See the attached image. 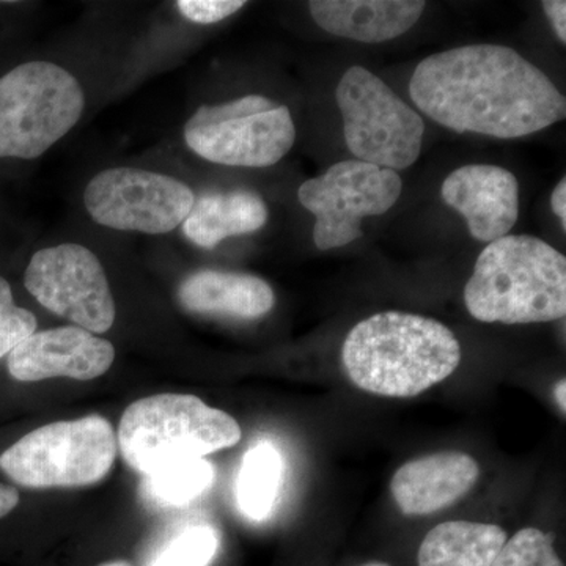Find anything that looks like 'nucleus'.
Segmentation results:
<instances>
[{
	"instance_id": "24",
	"label": "nucleus",
	"mask_w": 566,
	"mask_h": 566,
	"mask_svg": "<svg viewBox=\"0 0 566 566\" xmlns=\"http://www.w3.org/2000/svg\"><path fill=\"white\" fill-rule=\"evenodd\" d=\"M245 7L243 0H180L177 9L186 20L197 24H214Z\"/></svg>"
},
{
	"instance_id": "2",
	"label": "nucleus",
	"mask_w": 566,
	"mask_h": 566,
	"mask_svg": "<svg viewBox=\"0 0 566 566\" xmlns=\"http://www.w3.org/2000/svg\"><path fill=\"white\" fill-rule=\"evenodd\" d=\"M342 364L354 386L387 398H412L461 364L457 335L438 319L382 312L349 331Z\"/></svg>"
},
{
	"instance_id": "8",
	"label": "nucleus",
	"mask_w": 566,
	"mask_h": 566,
	"mask_svg": "<svg viewBox=\"0 0 566 566\" xmlns=\"http://www.w3.org/2000/svg\"><path fill=\"white\" fill-rule=\"evenodd\" d=\"M185 140L200 158L230 167H271L292 150V112L262 95L202 106L185 126Z\"/></svg>"
},
{
	"instance_id": "9",
	"label": "nucleus",
	"mask_w": 566,
	"mask_h": 566,
	"mask_svg": "<svg viewBox=\"0 0 566 566\" xmlns=\"http://www.w3.org/2000/svg\"><path fill=\"white\" fill-rule=\"evenodd\" d=\"M401 189L403 182L395 170L349 159L303 182L297 199L315 214L316 248L329 251L363 237L360 221L389 211L400 199Z\"/></svg>"
},
{
	"instance_id": "6",
	"label": "nucleus",
	"mask_w": 566,
	"mask_h": 566,
	"mask_svg": "<svg viewBox=\"0 0 566 566\" xmlns=\"http://www.w3.org/2000/svg\"><path fill=\"white\" fill-rule=\"evenodd\" d=\"M117 434L109 420L87 416L48 423L22 436L0 455V469L32 490L95 485L117 458Z\"/></svg>"
},
{
	"instance_id": "11",
	"label": "nucleus",
	"mask_w": 566,
	"mask_h": 566,
	"mask_svg": "<svg viewBox=\"0 0 566 566\" xmlns=\"http://www.w3.org/2000/svg\"><path fill=\"white\" fill-rule=\"evenodd\" d=\"M24 285L44 308L92 334L114 326L115 301L98 256L81 244L44 248L32 256Z\"/></svg>"
},
{
	"instance_id": "7",
	"label": "nucleus",
	"mask_w": 566,
	"mask_h": 566,
	"mask_svg": "<svg viewBox=\"0 0 566 566\" xmlns=\"http://www.w3.org/2000/svg\"><path fill=\"white\" fill-rule=\"evenodd\" d=\"M335 99L344 117L346 147L357 161L397 172L419 159L422 117L370 70H346Z\"/></svg>"
},
{
	"instance_id": "16",
	"label": "nucleus",
	"mask_w": 566,
	"mask_h": 566,
	"mask_svg": "<svg viewBox=\"0 0 566 566\" xmlns=\"http://www.w3.org/2000/svg\"><path fill=\"white\" fill-rule=\"evenodd\" d=\"M178 300L193 314L255 319L273 311L270 283L252 274L203 270L181 283Z\"/></svg>"
},
{
	"instance_id": "13",
	"label": "nucleus",
	"mask_w": 566,
	"mask_h": 566,
	"mask_svg": "<svg viewBox=\"0 0 566 566\" xmlns=\"http://www.w3.org/2000/svg\"><path fill=\"white\" fill-rule=\"evenodd\" d=\"M442 199L463 214L471 237L494 243L506 237L520 218V182L504 167L472 164L446 178Z\"/></svg>"
},
{
	"instance_id": "1",
	"label": "nucleus",
	"mask_w": 566,
	"mask_h": 566,
	"mask_svg": "<svg viewBox=\"0 0 566 566\" xmlns=\"http://www.w3.org/2000/svg\"><path fill=\"white\" fill-rule=\"evenodd\" d=\"M409 95L457 133L516 139L564 120L565 96L538 66L502 44H468L417 65Z\"/></svg>"
},
{
	"instance_id": "14",
	"label": "nucleus",
	"mask_w": 566,
	"mask_h": 566,
	"mask_svg": "<svg viewBox=\"0 0 566 566\" xmlns=\"http://www.w3.org/2000/svg\"><path fill=\"white\" fill-rule=\"evenodd\" d=\"M480 476L474 458L458 450L408 461L395 472L390 493L406 516H428L457 504Z\"/></svg>"
},
{
	"instance_id": "25",
	"label": "nucleus",
	"mask_w": 566,
	"mask_h": 566,
	"mask_svg": "<svg viewBox=\"0 0 566 566\" xmlns=\"http://www.w3.org/2000/svg\"><path fill=\"white\" fill-rule=\"evenodd\" d=\"M547 20L556 32L557 39L566 43V2L564 0H545L543 2Z\"/></svg>"
},
{
	"instance_id": "15",
	"label": "nucleus",
	"mask_w": 566,
	"mask_h": 566,
	"mask_svg": "<svg viewBox=\"0 0 566 566\" xmlns=\"http://www.w3.org/2000/svg\"><path fill=\"white\" fill-rule=\"evenodd\" d=\"M422 0H312V18L323 31L360 43H385L411 31Z\"/></svg>"
},
{
	"instance_id": "26",
	"label": "nucleus",
	"mask_w": 566,
	"mask_h": 566,
	"mask_svg": "<svg viewBox=\"0 0 566 566\" xmlns=\"http://www.w3.org/2000/svg\"><path fill=\"white\" fill-rule=\"evenodd\" d=\"M20 504V493L17 488L0 483V520L10 515Z\"/></svg>"
},
{
	"instance_id": "5",
	"label": "nucleus",
	"mask_w": 566,
	"mask_h": 566,
	"mask_svg": "<svg viewBox=\"0 0 566 566\" xmlns=\"http://www.w3.org/2000/svg\"><path fill=\"white\" fill-rule=\"evenodd\" d=\"M85 95L69 70L28 62L0 77V158L36 159L80 122Z\"/></svg>"
},
{
	"instance_id": "19",
	"label": "nucleus",
	"mask_w": 566,
	"mask_h": 566,
	"mask_svg": "<svg viewBox=\"0 0 566 566\" xmlns=\"http://www.w3.org/2000/svg\"><path fill=\"white\" fill-rule=\"evenodd\" d=\"M283 460L271 442L251 447L243 458L237 482L241 512L252 521H264L273 512L281 491Z\"/></svg>"
},
{
	"instance_id": "30",
	"label": "nucleus",
	"mask_w": 566,
	"mask_h": 566,
	"mask_svg": "<svg viewBox=\"0 0 566 566\" xmlns=\"http://www.w3.org/2000/svg\"><path fill=\"white\" fill-rule=\"evenodd\" d=\"M364 566H389V565H386V564H367V565H364Z\"/></svg>"
},
{
	"instance_id": "3",
	"label": "nucleus",
	"mask_w": 566,
	"mask_h": 566,
	"mask_svg": "<svg viewBox=\"0 0 566 566\" xmlns=\"http://www.w3.org/2000/svg\"><path fill=\"white\" fill-rule=\"evenodd\" d=\"M469 314L483 323H547L566 315V259L531 234H506L476 259L464 289Z\"/></svg>"
},
{
	"instance_id": "29",
	"label": "nucleus",
	"mask_w": 566,
	"mask_h": 566,
	"mask_svg": "<svg viewBox=\"0 0 566 566\" xmlns=\"http://www.w3.org/2000/svg\"><path fill=\"white\" fill-rule=\"evenodd\" d=\"M99 566H133V565L129 564V562H125V560H112V562H106V564H102Z\"/></svg>"
},
{
	"instance_id": "27",
	"label": "nucleus",
	"mask_w": 566,
	"mask_h": 566,
	"mask_svg": "<svg viewBox=\"0 0 566 566\" xmlns=\"http://www.w3.org/2000/svg\"><path fill=\"white\" fill-rule=\"evenodd\" d=\"M551 207L556 212L558 219H560L562 227L566 229V180L562 178L560 182H557L556 189H554L553 196H551Z\"/></svg>"
},
{
	"instance_id": "18",
	"label": "nucleus",
	"mask_w": 566,
	"mask_h": 566,
	"mask_svg": "<svg viewBox=\"0 0 566 566\" xmlns=\"http://www.w3.org/2000/svg\"><path fill=\"white\" fill-rule=\"evenodd\" d=\"M495 524L447 521L431 528L419 549V566H491L506 542Z\"/></svg>"
},
{
	"instance_id": "17",
	"label": "nucleus",
	"mask_w": 566,
	"mask_h": 566,
	"mask_svg": "<svg viewBox=\"0 0 566 566\" xmlns=\"http://www.w3.org/2000/svg\"><path fill=\"white\" fill-rule=\"evenodd\" d=\"M266 203L249 191L214 192L193 202L182 232L193 244L214 249L230 237L256 232L268 222Z\"/></svg>"
},
{
	"instance_id": "21",
	"label": "nucleus",
	"mask_w": 566,
	"mask_h": 566,
	"mask_svg": "<svg viewBox=\"0 0 566 566\" xmlns=\"http://www.w3.org/2000/svg\"><path fill=\"white\" fill-rule=\"evenodd\" d=\"M221 538L208 524L188 526L161 547L151 566H208L218 554Z\"/></svg>"
},
{
	"instance_id": "12",
	"label": "nucleus",
	"mask_w": 566,
	"mask_h": 566,
	"mask_svg": "<svg viewBox=\"0 0 566 566\" xmlns=\"http://www.w3.org/2000/svg\"><path fill=\"white\" fill-rule=\"evenodd\" d=\"M115 348L111 342L77 326L41 331L21 342L9 354V371L17 381L50 378L92 381L112 367Z\"/></svg>"
},
{
	"instance_id": "10",
	"label": "nucleus",
	"mask_w": 566,
	"mask_h": 566,
	"mask_svg": "<svg viewBox=\"0 0 566 566\" xmlns=\"http://www.w3.org/2000/svg\"><path fill=\"white\" fill-rule=\"evenodd\" d=\"M196 197L185 182L148 170H103L84 193L88 214L99 226L122 232L164 234L186 221Z\"/></svg>"
},
{
	"instance_id": "4",
	"label": "nucleus",
	"mask_w": 566,
	"mask_h": 566,
	"mask_svg": "<svg viewBox=\"0 0 566 566\" xmlns=\"http://www.w3.org/2000/svg\"><path fill=\"white\" fill-rule=\"evenodd\" d=\"M240 423L196 395L159 394L128 406L118 424L117 444L137 474L199 460L241 441Z\"/></svg>"
},
{
	"instance_id": "28",
	"label": "nucleus",
	"mask_w": 566,
	"mask_h": 566,
	"mask_svg": "<svg viewBox=\"0 0 566 566\" xmlns=\"http://www.w3.org/2000/svg\"><path fill=\"white\" fill-rule=\"evenodd\" d=\"M566 381L565 379H560V381L557 382L556 386V401L558 405V408L562 409V412H566Z\"/></svg>"
},
{
	"instance_id": "23",
	"label": "nucleus",
	"mask_w": 566,
	"mask_h": 566,
	"mask_svg": "<svg viewBox=\"0 0 566 566\" xmlns=\"http://www.w3.org/2000/svg\"><path fill=\"white\" fill-rule=\"evenodd\" d=\"M35 331V315L14 304L10 283L0 277V359Z\"/></svg>"
},
{
	"instance_id": "22",
	"label": "nucleus",
	"mask_w": 566,
	"mask_h": 566,
	"mask_svg": "<svg viewBox=\"0 0 566 566\" xmlns=\"http://www.w3.org/2000/svg\"><path fill=\"white\" fill-rule=\"evenodd\" d=\"M491 566H565L554 549V535L539 528H521L499 551Z\"/></svg>"
},
{
	"instance_id": "20",
	"label": "nucleus",
	"mask_w": 566,
	"mask_h": 566,
	"mask_svg": "<svg viewBox=\"0 0 566 566\" xmlns=\"http://www.w3.org/2000/svg\"><path fill=\"white\" fill-rule=\"evenodd\" d=\"M214 469L203 458L181 461L144 476L145 497L159 506H181L210 490Z\"/></svg>"
}]
</instances>
